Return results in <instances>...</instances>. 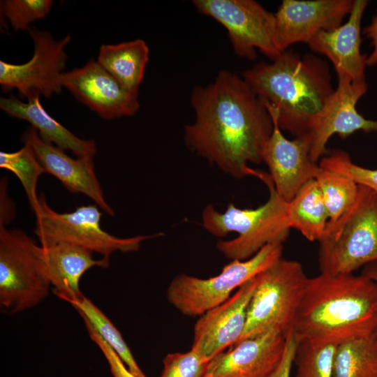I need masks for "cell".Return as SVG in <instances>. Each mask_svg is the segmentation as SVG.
Listing matches in <instances>:
<instances>
[{"label": "cell", "mask_w": 377, "mask_h": 377, "mask_svg": "<svg viewBox=\"0 0 377 377\" xmlns=\"http://www.w3.org/2000/svg\"><path fill=\"white\" fill-rule=\"evenodd\" d=\"M307 280L301 263L282 258L258 274L244 331L237 343L272 330L286 336L292 328Z\"/></svg>", "instance_id": "cell-6"}, {"label": "cell", "mask_w": 377, "mask_h": 377, "mask_svg": "<svg viewBox=\"0 0 377 377\" xmlns=\"http://www.w3.org/2000/svg\"><path fill=\"white\" fill-rule=\"evenodd\" d=\"M61 83L74 97L105 119L134 115L140 108L138 89H129L94 59L64 72Z\"/></svg>", "instance_id": "cell-12"}, {"label": "cell", "mask_w": 377, "mask_h": 377, "mask_svg": "<svg viewBox=\"0 0 377 377\" xmlns=\"http://www.w3.org/2000/svg\"><path fill=\"white\" fill-rule=\"evenodd\" d=\"M210 361L191 348L186 353L168 354L159 377H205Z\"/></svg>", "instance_id": "cell-31"}, {"label": "cell", "mask_w": 377, "mask_h": 377, "mask_svg": "<svg viewBox=\"0 0 377 377\" xmlns=\"http://www.w3.org/2000/svg\"><path fill=\"white\" fill-rule=\"evenodd\" d=\"M319 243L321 273L350 274L377 260V193L359 184L355 203L327 223Z\"/></svg>", "instance_id": "cell-5"}, {"label": "cell", "mask_w": 377, "mask_h": 377, "mask_svg": "<svg viewBox=\"0 0 377 377\" xmlns=\"http://www.w3.org/2000/svg\"><path fill=\"white\" fill-rule=\"evenodd\" d=\"M315 179L328 213V222H334L355 203L359 184L347 176L322 168Z\"/></svg>", "instance_id": "cell-26"}, {"label": "cell", "mask_w": 377, "mask_h": 377, "mask_svg": "<svg viewBox=\"0 0 377 377\" xmlns=\"http://www.w3.org/2000/svg\"><path fill=\"white\" fill-rule=\"evenodd\" d=\"M282 253L283 244H268L249 259L232 260L216 276L200 279L180 274L170 283L167 299L182 314L200 316L224 302L234 290L277 262Z\"/></svg>", "instance_id": "cell-8"}, {"label": "cell", "mask_w": 377, "mask_h": 377, "mask_svg": "<svg viewBox=\"0 0 377 377\" xmlns=\"http://www.w3.org/2000/svg\"><path fill=\"white\" fill-rule=\"evenodd\" d=\"M196 9L208 15L228 31L235 53L251 61L256 49L274 60L282 52L276 36L274 13L254 0H194Z\"/></svg>", "instance_id": "cell-10"}, {"label": "cell", "mask_w": 377, "mask_h": 377, "mask_svg": "<svg viewBox=\"0 0 377 377\" xmlns=\"http://www.w3.org/2000/svg\"><path fill=\"white\" fill-rule=\"evenodd\" d=\"M273 122L274 130L263 146L262 160L269 168L275 190L288 202L305 184L316 179L321 168L311 158L309 133L290 140Z\"/></svg>", "instance_id": "cell-15"}, {"label": "cell", "mask_w": 377, "mask_h": 377, "mask_svg": "<svg viewBox=\"0 0 377 377\" xmlns=\"http://www.w3.org/2000/svg\"><path fill=\"white\" fill-rule=\"evenodd\" d=\"M1 14L16 31H28L30 24L45 17L53 6L52 0H6L1 1Z\"/></svg>", "instance_id": "cell-29"}, {"label": "cell", "mask_w": 377, "mask_h": 377, "mask_svg": "<svg viewBox=\"0 0 377 377\" xmlns=\"http://www.w3.org/2000/svg\"><path fill=\"white\" fill-rule=\"evenodd\" d=\"M149 50L142 39L102 45L97 62L129 89H138L149 61Z\"/></svg>", "instance_id": "cell-22"}, {"label": "cell", "mask_w": 377, "mask_h": 377, "mask_svg": "<svg viewBox=\"0 0 377 377\" xmlns=\"http://www.w3.org/2000/svg\"><path fill=\"white\" fill-rule=\"evenodd\" d=\"M105 340L123 361L128 369L136 377H147L138 365L121 334L106 315L89 299L84 296L71 304Z\"/></svg>", "instance_id": "cell-25"}, {"label": "cell", "mask_w": 377, "mask_h": 377, "mask_svg": "<svg viewBox=\"0 0 377 377\" xmlns=\"http://www.w3.org/2000/svg\"><path fill=\"white\" fill-rule=\"evenodd\" d=\"M293 330L300 339L339 345L377 331V286L353 273L308 278Z\"/></svg>", "instance_id": "cell-2"}, {"label": "cell", "mask_w": 377, "mask_h": 377, "mask_svg": "<svg viewBox=\"0 0 377 377\" xmlns=\"http://www.w3.org/2000/svg\"><path fill=\"white\" fill-rule=\"evenodd\" d=\"M22 139L32 149L45 172L58 179L71 193L87 195L105 212L114 216L96 175L94 156L71 158L64 150L44 141L32 126L24 133Z\"/></svg>", "instance_id": "cell-17"}, {"label": "cell", "mask_w": 377, "mask_h": 377, "mask_svg": "<svg viewBox=\"0 0 377 377\" xmlns=\"http://www.w3.org/2000/svg\"><path fill=\"white\" fill-rule=\"evenodd\" d=\"M39 208L35 213L34 232L41 246L69 243L110 259L115 251H137L142 242L163 235L159 232L151 235L117 237L101 227L102 213L96 205H82L72 212L59 213L48 205L43 193L39 195Z\"/></svg>", "instance_id": "cell-9"}, {"label": "cell", "mask_w": 377, "mask_h": 377, "mask_svg": "<svg viewBox=\"0 0 377 377\" xmlns=\"http://www.w3.org/2000/svg\"><path fill=\"white\" fill-rule=\"evenodd\" d=\"M363 34L371 40L374 50L367 58V66H374L377 64V13L371 23L363 29Z\"/></svg>", "instance_id": "cell-35"}, {"label": "cell", "mask_w": 377, "mask_h": 377, "mask_svg": "<svg viewBox=\"0 0 377 377\" xmlns=\"http://www.w3.org/2000/svg\"><path fill=\"white\" fill-rule=\"evenodd\" d=\"M337 346L300 339L294 358L297 367L295 377H332Z\"/></svg>", "instance_id": "cell-28"}, {"label": "cell", "mask_w": 377, "mask_h": 377, "mask_svg": "<svg viewBox=\"0 0 377 377\" xmlns=\"http://www.w3.org/2000/svg\"><path fill=\"white\" fill-rule=\"evenodd\" d=\"M319 165L347 176L357 184L367 186L377 193V170L355 164L344 151H333L321 159Z\"/></svg>", "instance_id": "cell-30"}, {"label": "cell", "mask_w": 377, "mask_h": 377, "mask_svg": "<svg viewBox=\"0 0 377 377\" xmlns=\"http://www.w3.org/2000/svg\"><path fill=\"white\" fill-rule=\"evenodd\" d=\"M337 78V87L313 120L308 133L310 156L316 163L325 154L326 145L333 134L346 138L357 131L377 132V120L365 119L356 108L357 101L368 89L365 80L353 82L346 77Z\"/></svg>", "instance_id": "cell-13"}, {"label": "cell", "mask_w": 377, "mask_h": 377, "mask_svg": "<svg viewBox=\"0 0 377 377\" xmlns=\"http://www.w3.org/2000/svg\"><path fill=\"white\" fill-rule=\"evenodd\" d=\"M86 329L91 341L100 348L104 355L110 367V370L113 377H136L128 369L123 361L113 350V349L105 341L104 339L94 330L87 321H84ZM205 377H211L207 374Z\"/></svg>", "instance_id": "cell-32"}, {"label": "cell", "mask_w": 377, "mask_h": 377, "mask_svg": "<svg viewBox=\"0 0 377 377\" xmlns=\"http://www.w3.org/2000/svg\"><path fill=\"white\" fill-rule=\"evenodd\" d=\"M0 108L11 117L29 122L47 142L63 150H70L77 157L95 155V142L77 137L52 118L41 105L39 98L23 102L13 95L1 97Z\"/></svg>", "instance_id": "cell-21"}, {"label": "cell", "mask_w": 377, "mask_h": 377, "mask_svg": "<svg viewBox=\"0 0 377 377\" xmlns=\"http://www.w3.org/2000/svg\"><path fill=\"white\" fill-rule=\"evenodd\" d=\"M41 252L54 294L70 304L84 296L79 283L85 272L94 266L110 265L109 258L95 259L91 250L69 243L41 246Z\"/></svg>", "instance_id": "cell-20"}, {"label": "cell", "mask_w": 377, "mask_h": 377, "mask_svg": "<svg viewBox=\"0 0 377 377\" xmlns=\"http://www.w3.org/2000/svg\"><path fill=\"white\" fill-rule=\"evenodd\" d=\"M51 283L41 246L20 229L0 227V305L15 313L40 303Z\"/></svg>", "instance_id": "cell-7"}, {"label": "cell", "mask_w": 377, "mask_h": 377, "mask_svg": "<svg viewBox=\"0 0 377 377\" xmlns=\"http://www.w3.org/2000/svg\"><path fill=\"white\" fill-rule=\"evenodd\" d=\"M6 184L5 183V178H3L1 182L0 227H5L15 216L14 206L10 203V200L6 194Z\"/></svg>", "instance_id": "cell-34"}, {"label": "cell", "mask_w": 377, "mask_h": 377, "mask_svg": "<svg viewBox=\"0 0 377 377\" xmlns=\"http://www.w3.org/2000/svg\"><path fill=\"white\" fill-rule=\"evenodd\" d=\"M191 104L195 121L184 128L189 149L235 178L253 175L248 163L263 161L274 122L242 77L220 71L214 82L193 88Z\"/></svg>", "instance_id": "cell-1"}, {"label": "cell", "mask_w": 377, "mask_h": 377, "mask_svg": "<svg viewBox=\"0 0 377 377\" xmlns=\"http://www.w3.org/2000/svg\"><path fill=\"white\" fill-rule=\"evenodd\" d=\"M280 129L295 137L311 123L334 89L326 60L314 54L300 57L285 51L271 63L260 61L242 73Z\"/></svg>", "instance_id": "cell-3"}, {"label": "cell", "mask_w": 377, "mask_h": 377, "mask_svg": "<svg viewBox=\"0 0 377 377\" xmlns=\"http://www.w3.org/2000/svg\"><path fill=\"white\" fill-rule=\"evenodd\" d=\"M367 0H354L348 21L330 31H321L308 43L310 50L325 55L332 62L337 77L353 82L365 80L366 54L360 52L361 22Z\"/></svg>", "instance_id": "cell-19"}, {"label": "cell", "mask_w": 377, "mask_h": 377, "mask_svg": "<svg viewBox=\"0 0 377 377\" xmlns=\"http://www.w3.org/2000/svg\"><path fill=\"white\" fill-rule=\"evenodd\" d=\"M353 1L283 0L274 13L279 48L283 52L294 43H308L318 32L339 27Z\"/></svg>", "instance_id": "cell-16"}, {"label": "cell", "mask_w": 377, "mask_h": 377, "mask_svg": "<svg viewBox=\"0 0 377 377\" xmlns=\"http://www.w3.org/2000/svg\"><path fill=\"white\" fill-rule=\"evenodd\" d=\"M286 336L269 330L244 339L224 351L209 363L211 377H269L280 363Z\"/></svg>", "instance_id": "cell-18"}, {"label": "cell", "mask_w": 377, "mask_h": 377, "mask_svg": "<svg viewBox=\"0 0 377 377\" xmlns=\"http://www.w3.org/2000/svg\"><path fill=\"white\" fill-rule=\"evenodd\" d=\"M300 339L293 328L288 332L286 335V345L281 360L269 377H290Z\"/></svg>", "instance_id": "cell-33"}, {"label": "cell", "mask_w": 377, "mask_h": 377, "mask_svg": "<svg viewBox=\"0 0 377 377\" xmlns=\"http://www.w3.org/2000/svg\"><path fill=\"white\" fill-rule=\"evenodd\" d=\"M27 31L34 42L33 56L22 64L0 61L2 91L17 89L20 98L27 101L40 96L51 98L59 94L63 87L61 77L68 59L65 48L71 42V36L55 40L47 31L31 27Z\"/></svg>", "instance_id": "cell-11"}, {"label": "cell", "mask_w": 377, "mask_h": 377, "mask_svg": "<svg viewBox=\"0 0 377 377\" xmlns=\"http://www.w3.org/2000/svg\"><path fill=\"white\" fill-rule=\"evenodd\" d=\"M0 168L14 173L20 181L31 211L35 214L40 206L36 193L38 178L45 172L32 149L24 145L14 152H0Z\"/></svg>", "instance_id": "cell-27"}, {"label": "cell", "mask_w": 377, "mask_h": 377, "mask_svg": "<svg viewBox=\"0 0 377 377\" xmlns=\"http://www.w3.org/2000/svg\"><path fill=\"white\" fill-rule=\"evenodd\" d=\"M332 377H377L376 333L338 345Z\"/></svg>", "instance_id": "cell-24"}, {"label": "cell", "mask_w": 377, "mask_h": 377, "mask_svg": "<svg viewBox=\"0 0 377 377\" xmlns=\"http://www.w3.org/2000/svg\"><path fill=\"white\" fill-rule=\"evenodd\" d=\"M256 285L257 276L224 302L200 316L193 327L191 348L211 361L235 345L244 331L248 305Z\"/></svg>", "instance_id": "cell-14"}, {"label": "cell", "mask_w": 377, "mask_h": 377, "mask_svg": "<svg viewBox=\"0 0 377 377\" xmlns=\"http://www.w3.org/2000/svg\"><path fill=\"white\" fill-rule=\"evenodd\" d=\"M361 274L371 279L377 286V260L371 262L363 267ZM377 340V331H376Z\"/></svg>", "instance_id": "cell-36"}, {"label": "cell", "mask_w": 377, "mask_h": 377, "mask_svg": "<svg viewBox=\"0 0 377 377\" xmlns=\"http://www.w3.org/2000/svg\"><path fill=\"white\" fill-rule=\"evenodd\" d=\"M290 228L311 242H320L329 221L328 213L316 179L305 184L288 202Z\"/></svg>", "instance_id": "cell-23"}, {"label": "cell", "mask_w": 377, "mask_h": 377, "mask_svg": "<svg viewBox=\"0 0 377 377\" xmlns=\"http://www.w3.org/2000/svg\"><path fill=\"white\" fill-rule=\"evenodd\" d=\"M267 186V201L256 209H241L230 203L223 212L208 205L202 214L203 227L212 235L224 237L231 232L238 236L216 243L217 249L228 259L244 260L268 244H283L290 226L288 218V202L276 192L269 174L258 171Z\"/></svg>", "instance_id": "cell-4"}]
</instances>
